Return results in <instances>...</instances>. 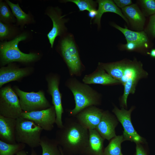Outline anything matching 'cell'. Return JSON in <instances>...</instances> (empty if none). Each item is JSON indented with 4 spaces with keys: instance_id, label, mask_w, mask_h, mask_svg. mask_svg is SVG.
<instances>
[{
    "instance_id": "obj_1",
    "label": "cell",
    "mask_w": 155,
    "mask_h": 155,
    "mask_svg": "<svg viewBox=\"0 0 155 155\" xmlns=\"http://www.w3.org/2000/svg\"><path fill=\"white\" fill-rule=\"evenodd\" d=\"M89 130L75 118H67L63 126L56 131L55 139L62 150L74 152L85 150L88 143Z\"/></svg>"
},
{
    "instance_id": "obj_2",
    "label": "cell",
    "mask_w": 155,
    "mask_h": 155,
    "mask_svg": "<svg viewBox=\"0 0 155 155\" xmlns=\"http://www.w3.org/2000/svg\"><path fill=\"white\" fill-rule=\"evenodd\" d=\"M65 84L73 94L75 104V107L68 111L70 116L75 117L88 107L100 104V94L88 84L73 77L68 79Z\"/></svg>"
},
{
    "instance_id": "obj_3",
    "label": "cell",
    "mask_w": 155,
    "mask_h": 155,
    "mask_svg": "<svg viewBox=\"0 0 155 155\" xmlns=\"http://www.w3.org/2000/svg\"><path fill=\"white\" fill-rule=\"evenodd\" d=\"M26 33H23L16 36L13 40L1 42L0 45V62L2 65L14 62L28 63L36 60L38 56L36 53H24L18 48L19 42L26 39Z\"/></svg>"
},
{
    "instance_id": "obj_4",
    "label": "cell",
    "mask_w": 155,
    "mask_h": 155,
    "mask_svg": "<svg viewBox=\"0 0 155 155\" xmlns=\"http://www.w3.org/2000/svg\"><path fill=\"white\" fill-rule=\"evenodd\" d=\"M59 43L61 55L71 77L81 75L85 67L81 60L79 52L73 36L66 34L62 36Z\"/></svg>"
},
{
    "instance_id": "obj_5",
    "label": "cell",
    "mask_w": 155,
    "mask_h": 155,
    "mask_svg": "<svg viewBox=\"0 0 155 155\" xmlns=\"http://www.w3.org/2000/svg\"><path fill=\"white\" fill-rule=\"evenodd\" d=\"M16 120V142L27 144L32 149L39 146L42 129L33 122L21 117Z\"/></svg>"
},
{
    "instance_id": "obj_6",
    "label": "cell",
    "mask_w": 155,
    "mask_h": 155,
    "mask_svg": "<svg viewBox=\"0 0 155 155\" xmlns=\"http://www.w3.org/2000/svg\"><path fill=\"white\" fill-rule=\"evenodd\" d=\"M17 95L10 86L2 88L0 92V115L16 119L23 112Z\"/></svg>"
},
{
    "instance_id": "obj_7",
    "label": "cell",
    "mask_w": 155,
    "mask_h": 155,
    "mask_svg": "<svg viewBox=\"0 0 155 155\" xmlns=\"http://www.w3.org/2000/svg\"><path fill=\"white\" fill-rule=\"evenodd\" d=\"M15 92L19 98L21 108L24 112L41 110L48 108L51 106L41 91L35 92H26L17 87L15 88Z\"/></svg>"
},
{
    "instance_id": "obj_8",
    "label": "cell",
    "mask_w": 155,
    "mask_h": 155,
    "mask_svg": "<svg viewBox=\"0 0 155 155\" xmlns=\"http://www.w3.org/2000/svg\"><path fill=\"white\" fill-rule=\"evenodd\" d=\"M133 109V107L127 110L123 108L120 109L115 107L112 111L123 127L124 131L123 135L125 141L129 140L134 142L136 144H140L144 142V140L138 134L132 124L131 114Z\"/></svg>"
},
{
    "instance_id": "obj_9",
    "label": "cell",
    "mask_w": 155,
    "mask_h": 155,
    "mask_svg": "<svg viewBox=\"0 0 155 155\" xmlns=\"http://www.w3.org/2000/svg\"><path fill=\"white\" fill-rule=\"evenodd\" d=\"M21 117L33 122L43 130L47 131L53 129L56 120V112L53 105L41 110L23 112Z\"/></svg>"
},
{
    "instance_id": "obj_10",
    "label": "cell",
    "mask_w": 155,
    "mask_h": 155,
    "mask_svg": "<svg viewBox=\"0 0 155 155\" xmlns=\"http://www.w3.org/2000/svg\"><path fill=\"white\" fill-rule=\"evenodd\" d=\"M46 13L53 22V27L47 35L51 47L52 48L56 38L58 36H62L66 34L67 28L65 24L68 20L64 18L65 15H62L61 10L58 7L50 8Z\"/></svg>"
},
{
    "instance_id": "obj_11",
    "label": "cell",
    "mask_w": 155,
    "mask_h": 155,
    "mask_svg": "<svg viewBox=\"0 0 155 155\" xmlns=\"http://www.w3.org/2000/svg\"><path fill=\"white\" fill-rule=\"evenodd\" d=\"M48 91L52 98V103L54 106L56 114L55 124L59 128L63 126L62 115L63 109L62 103V95L59 89V79L56 75L51 76L47 79Z\"/></svg>"
},
{
    "instance_id": "obj_12",
    "label": "cell",
    "mask_w": 155,
    "mask_h": 155,
    "mask_svg": "<svg viewBox=\"0 0 155 155\" xmlns=\"http://www.w3.org/2000/svg\"><path fill=\"white\" fill-rule=\"evenodd\" d=\"M103 111L95 106L88 107L75 117L78 122L88 129H95L102 118Z\"/></svg>"
},
{
    "instance_id": "obj_13",
    "label": "cell",
    "mask_w": 155,
    "mask_h": 155,
    "mask_svg": "<svg viewBox=\"0 0 155 155\" xmlns=\"http://www.w3.org/2000/svg\"><path fill=\"white\" fill-rule=\"evenodd\" d=\"M117 123L109 111H104L101 120L95 129L104 140H109L116 136L115 129Z\"/></svg>"
},
{
    "instance_id": "obj_14",
    "label": "cell",
    "mask_w": 155,
    "mask_h": 155,
    "mask_svg": "<svg viewBox=\"0 0 155 155\" xmlns=\"http://www.w3.org/2000/svg\"><path fill=\"white\" fill-rule=\"evenodd\" d=\"M82 81L84 83L88 85L97 84L107 85L120 83L119 81L113 78L104 69L98 66L93 72L85 75Z\"/></svg>"
},
{
    "instance_id": "obj_15",
    "label": "cell",
    "mask_w": 155,
    "mask_h": 155,
    "mask_svg": "<svg viewBox=\"0 0 155 155\" xmlns=\"http://www.w3.org/2000/svg\"><path fill=\"white\" fill-rule=\"evenodd\" d=\"M16 119L0 115V140L7 143H17L15 138Z\"/></svg>"
},
{
    "instance_id": "obj_16",
    "label": "cell",
    "mask_w": 155,
    "mask_h": 155,
    "mask_svg": "<svg viewBox=\"0 0 155 155\" xmlns=\"http://www.w3.org/2000/svg\"><path fill=\"white\" fill-rule=\"evenodd\" d=\"M148 75L147 72L144 71L141 63L137 68L132 75L127 80L124 85L123 94L121 98V102L123 105L127 107V100L130 94L134 93L135 87L139 80Z\"/></svg>"
},
{
    "instance_id": "obj_17",
    "label": "cell",
    "mask_w": 155,
    "mask_h": 155,
    "mask_svg": "<svg viewBox=\"0 0 155 155\" xmlns=\"http://www.w3.org/2000/svg\"><path fill=\"white\" fill-rule=\"evenodd\" d=\"M121 10L125 17L134 28L139 30L143 29L145 18L136 4H132Z\"/></svg>"
},
{
    "instance_id": "obj_18",
    "label": "cell",
    "mask_w": 155,
    "mask_h": 155,
    "mask_svg": "<svg viewBox=\"0 0 155 155\" xmlns=\"http://www.w3.org/2000/svg\"><path fill=\"white\" fill-rule=\"evenodd\" d=\"M28 73V71L26 68H16L10 64L3 67L0 69V87L9 82L18 80Z\"/></svg>"
},
{
    "instance_id": "obj_19",
    "label": "cell",
    "mask_w": 155,
    "mask_h": 155,
    "mask_svg": "<svg viewBox=\"0 0 155 155\" xmlns=\"http://www.w3.org/2000/svg\"><path fill=\"white\" fill-rule=\"evenodd\" d=\"M98 4L97 13L94 18V23L97 24L98 28L100 26V21L103 14L105 12H111L116 13L122 17L126 22H129L123 15L122 12L117 6L114 1L111 0H98L96 1Z\"/></svg>"
},
{
    "instance_id": "obj_20",
    "label": "cell",
    "mask_w": 155,
    "mask_h": 155,
    "mask_svg": "<svg viewBox=\"0 0 155 155\" xmlns=\"http://www.w3.org/2000/svg\"><path fill=\"white\" fill-rule=\"evenodd\" d=\"M89 136L86 150L92 155H103L104 139L95 129L89 130Z\"/></svg>"
},
{
    "instance_id": "obj_21",
    "label": "cell",
    "mask_w": 155,
    "mask_h": 155,
    "mask_svg": "<svg viewBox=\"0 0 155 155\" xmlns=\"http://www.w3.org/2000/svg\"><path fill=\"white\" fill-rule=\"evenodd\" d=\"M112 26L120 31L125 36L127 42L136 43L142 45L144 47L148 46V38L143 31L135 32L124 28L115 24Z\"/></svg>"
},
{
    "instance_id": "obj_22",
    "label": "cell",
    "mask_w": 155,
    "mask_h": 155,
    "mask_svg": "<svg viewBox=\"0 0 155 155\" xmlns=\"http://www.w3.org/2000/svg\"><path fill=\"white\" fill-rule=\"evenodd\" d=\"M126 61L102 63L99 62L98 66L104 69L114 78L118 80L122 77Z\"/></svg>"
},
{
    "instance_id": "obj_23",
    "label": "cell",
    "mask_w": 155,
    "mask_h": 155,
    "mask_svg": "<svg viewBox=\"0 0 155 155\" xmlns=\"http://www.w3.org/2000/svg\"><path fill=\"white\" fill-rule=\"evenodd\" d=\"M5 1L10 7L16 18L18 25L22 28L25 24H29L33 22V18L31 15L24 12L18 3L15 4L8 0H6Z\"/></svg>"
},
{
    "instance_id": "obj_24",
    "label": "cell",
    "mask_w": 155,
    "mask_h": 155,
    "mask_svg": "<svg viewBox=\"0 0 155 155\" xmlns=\"http://www.w3.org/2000/svg\"><path fill=\"white\" fill-rule=\"evenodd\" d=\"M58 144L55 139L49 138L46 136H42L40 143L42 155H62Z\"/></svg>"
},
{
    "instance_id": "obj_25",
    "label": "cell",
    "mask_w": 155,
    "mask_h": 155,
    "mask_svg": "<svg viewBox=\"0 0 155 155\" xmlns=\"http://www.w3.org/2000/svg\"><path fill=\"white\" fill-rule=\"evenodd\" d=\"M125 140L123 135L116 136L111 140L103 152V155H120L121 143Z\"/></svg>"
},
{
    "instance_id": "obj_26",
    "label": "cell",
    "mask_w": 155,
    "mask_h": 155,
    "mask_svg": "<svg viewBox=\"0 0 155 155\" xmlns=\"http://www.w3.org/2000/svg\"><path fill=\"white\" fill-rule=\"evenodd\" d=\"M26 145L22 143H7L0 140V155H14L23 150Z\"/></svg>"
},
{
    "instance_id": "obj_27",
    "label": "cell",
    "mask_w": 155,
    "mask_h": 155,
    "mask_svg": "<svg viewBox=\"0 0 155 155\" xmlns=\"http://www.w3.org/2000/svg\"><path fill=\"white\" fill-rule=\"evenodd\" d=\"M10 9L7 3L0 1V22L7 24H10L16 22V18Z\"/></svg>"
},
{
    "instance_id": "obj_28",
    "label": "cell",
    "mask_w": 155,
    "mask_h": 155,
    "mask_svg": "<svg viewBox=\"0 0 155 155\" xmlns=\"http://www.w3.org/2000/svg\"><path fill=\"white\" fill-rule=\"evenodd\" d=\"M63 2L74 3L77 6L79 11H81L85 10L89 11L92 10L96 9L97 3L96 1L92 0H63Z\"/></svg>"
},
{
    "instance_id": "obj_29",
    "label": "cell",
    "mask_w": 155,
    "mask_h": 155,
    "mask_svg": "<svg viewBox=\"0 0 155 155\" xmlns=\"http://www.w3.org/2000/svg\"><path fill=\"white\" fill-rule=\"evenodd\" d=\"M13 28L9 24H5L0 22V39L1 40L8 39L14 34Z\"/></svg>"
},
{
    "instance_id": "obj_30",
    "label": "cell",
    "mask_w": 155,
    "mask_h": 155,
    "mask_svg": "<svg viewBox=\"0 0 155 155\" xmlns=\"http://www.w3.org/2000/svg\"><path fill=\"white\" fill-rule=\"evenodd\" d=\"M140 2L142 7L148 14H155V0H142Z\"/></svg>"
},
{
    "instance_id": "obj_31",
    "label": "cell",
    "mask_w": 155,
    "mask_h": 155,
    "mask_svg": "<svg viewBox=\"0 0 155 155\" xmlns=\"http://www.w3.org/2000/svg\"><path fill=\"white\" fill-rule=\"evenodd\" d=\"M148 30L151 35L155 37V14L152 16L150 19Z\"/></svg>"
},
{
    "instance_id": "obj_32",
    "label": "cell",
    "mask_w": 155,
    "mask_h": 155,
    "mask_svg": "<svg viewBox=\"0 0 155 155\" xmlns=\"http://www.w3.org/2000/svg\"><path fill=\"white\" fill-rule=\"evenodd\" d=\"M114 2L118 7L121 9L131 5L132 3L131 0H114Z\"/></svg>"
},
{
    "instance_id": "obj_33",
    "label": "cell",
    "mask_w": 155,
    "mask_h": 155,
    "mask_svg": "<svg viewBox=\"0 0 155 155\" xmlns=\"http://www.w3.org/2000/svg\"><path fill=\"white\" fill-rule=\"evenodd\" d=\"M124 46L126 49L129 51H133L137 48L143 47L140 44L131 42H127V43Z\"/></svg>"
},
{
    "instance_id": "obj_34",
    "label": "cell",
    "mask_w": 155,
    "mask_h": 155,
    "mask_svg": "<svg viewBox=\"0 0 155 155\" xmlns=\"http://www.w3.org/2000/svg\"><path fill=\"white\" fill-rule=\"evenodd\" d=\"M135 155H147L146 152L140 144H136Z\"/></svg>"
},
{
    "instance_id": "obj_35",
    "label": "cell",
    "mask_w": 155,
    "mask_h": 155,
    "mask_svg": "<svg viewBox=\"0 0 155 155\" xmlns=\"http://www.w3.org/2000/svg\"><path fill=\"white\" fill-rule=\"evenodd\" d=\"M97 13V10L96 9H93L88 11V15L89 17L91 18V20L92 19L95 18Z\"/></svg>"
},
{
    "instance_id": "obj_36",
    "label": "cell",
    "mask_w": 155,
    "mask_h": 155,
    "mask_svg": "<svg viewBox=\"0 0 155 155\" xmlns=\"http://www.w3.org/2000/svg\"><path fill=\"white\" fill-rule=\"evenodd\" d=\"M16 155H37L36 152L33 149H32L30 155H28L25 151L24 150H22L18 152Z\"/></svg>"
},
{
    "instance_id": "obj_37",
    "label": "cell",
    "mask_w": 155,
    "mask_h": 155,
    "mask_svg": "<svg viewBox=\"0 0 155 155\" xmlns=\"http://www.w3.org/2000/svg\"><path fill=\"white\" fill-rule=\"evenodd\" d=\"M150 55L151 57L155 58V49H152L151 51Z\"/></svg>"
},
{
    "instance_id": "obj_38",
    "label": "cell",
    "mask_w": 155,
    "mask_h": 155,
    "mask_svg": "<svg viewBox=\"0 0 155 155\" xmlns=\"http://www.w3.org/2000/svg\"><path fill=\"white\" fill-rule=\"evenodd\" d=\"M59 149H60V150L61 151V155H64V154L63 153V152L62 151V148H61L60 147H59Z\"/></svg>"
},
{
    "instance_id": "obj_39",
    "label": "cell",
    "mask_w": 155,
    "mask_h": 155,
    "mask_svg": "<svg viewBox=\"0 0 155 155\" xmlns=\"http://www.w3.org/2000/svg\"><path fill=\"white\" fill-rule=\"evenodd\" d=\"M120 155H123L122 154H121Z\"/></svg>"
}]
</instances>
